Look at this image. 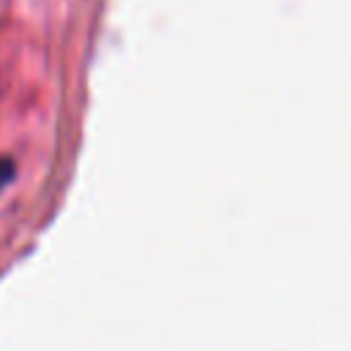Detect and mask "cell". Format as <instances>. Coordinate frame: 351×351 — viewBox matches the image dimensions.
Instances as JSON below:
<instances>
[{"mask_svg": "<svg viewBox=\"0 0 351 351\" xmlns=\"http://www.w3.org/2000/svg\"><path fill=\"white\" fill-rule=\"evenodd\" d=\"M14 176H16V165L8 156H0V192L14 181Z\"/></svg>", "mask_w": 351, "mask_h": 351, "instance_id": "cell-1", "label": "cell"}]
</instances>
